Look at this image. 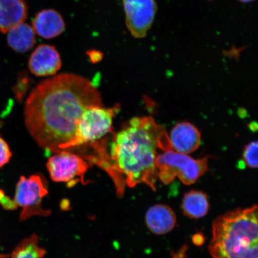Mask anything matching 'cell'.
Here are the masks:
<instances>
[{
  "mask_svg": "<svg viewBox=\"0 0 258 258\" xmlns=\"http://www.w3.org/2000/svg\"><path fill=\"white\" fill-rule=\"evenodd\" d=\"M187 250H188V247L184 245L181 249L174 254L172 258H185Z\"/></svg>",
  "mask_w": 258,
  "mask_h": 258,
  "instance_id": "cell-20",
  "label": "cell"
},
{
  "mask_svg": "<svg viewBox=\"0 0 258 258\" xmlns=\"http://www.w3.org/2000/svg\"><path fill=\"white\" fill-rule=\"evenodd\" d=\"M27 16L25 0H0V32L6 33L23 23Z\"/></svg>",
  "mask_w": 258,
  "mask_h": 258,
  "instance_id": "cell-12",
  "label": "cell"
},
{
  "mask_svg": "<svg viewBox=\"0 0 258 258\" xmlns=\"http://www.w3.org/2000/svg\"><path fill=\"white\" fill-rule=\"evenodd\" d=\"M167 150H171L169 135L151 117L134 118L114 134L108 151L107 173L118 196H123L125 186L141 183L156 191L158 151Z\"/></svg>",
  "mask_w": 258,
  "mask_h": 258,
  "instance_id": "cell-2",
  "label": "cell"
},
{
  "mask_svg": "<svg viewBox=\"0 0 258 258\" xmlns=\"http://www.w3.org/2000/svg\"><path fill=\"white\" fill-rule=\"evenodd\" d=\"M258 208L237 209L212 225L210 254L214 258H257Z\"/></svg>",
  "mask_w": 258,
  "mask_h": 258,
  "instance_id": "cell-3",
  "label": "cell"
},
{
  "mask_svg": "<svg viewBox=\"0 0 258 258\" xmlns=\"http://www.w3.org/2000/svg\"><path fill=\"white\" fill-rule=\"evenodd\" d=\"M47 167L53 181L67 183L68 186H73L77 182H85L84 177L89 164L78 155L63 150L48 159Z\"/></svg>",
  "mask_w": 258,
  "mask_h": 258,
  "instance_id": "cell-7",
  "label": "cell"
},
{
  "mask_svg": "<svg viewBox=\"0 0 258 258\" xmlns=\"http://www.w3.org/2000/svg\"><path fill=\"white\" fill-rule=\"evenodd\" d=\"M62 66L60 56L56 48L41 44L35 50L29 60L30 72L38 77L55 75Z\"/></svg>",
  "mask_w": 258,
  "mask_h": 258,
  "instance_id": "cell-9",
  "label": "cell"
},
{
  "mask_svg": "<svg viewBox=\"0 0 258 258\" xmlns=\"http://www.w3.org/2000/svg\"><path fill=\"white\" fill-rule=\"evenodd\" d=\"M93 106L104 105L101 93L90 80L60 74L32 90L25 106L26 127L47 153H59L73 140L83 112Z\"/></svg>",
  "mask_w": 258,
  "mask_h": 258,
  "instance_id": "cell-1",
  "label": "cell"
},
{
  "mask_svg": "<svg viewBox=\"0 0 258 258\" xmlns=\"http://www.w3.org/2000/svg\"><path fill=\"white\" fill-rule=\"evenodd\" d=\"M128 30L133 37L146 36L157 12L155 0H122Z\"/></svg>",
  "mask_w": 258,
  "mask_h": 258,
  "instance_id": "cell-8",
  "label": "cell"
},
{
  "mask_svg": "<svg viewBox=\"0 0 258 258\" xmlns=\"http://www.w3.org/2000/svg\"><path fill=\"white\" fill-rule=\"evenodd\" d=\"M242 3H250L254 1V0H238Z\"/></svg>",
  "mask_w": 258,
  "mask_h": 258,
  "instance_id": "cell-22",
  "label": "cell"
},
{
  "mask_svg": "<svg viewBox=\"0 0 258 258\" xmlns=\"http://www.w3.org/2000/svg\"><path fill=\"white\" fill-rule=\"evenodd\" d=\"M12 156L11 148L4 139L0 137V168L9 162Z\"/></svg>",
  "mask_w": 258,
  "mask_h": 258,
  "instance_id": "cell-18",
  "label": "cell"
},
{
  "mask_svg": "<svg viewBox=\"0 0 258 258\" xmlns=\"http://www.w3.org/2000/svg\"><path fill=\"white\" fill-rule=\"evenodd\" d=\"M116 110L115 107L106 108L104 106H93L87 108L79 118L75 136L64 145L63 150L72 151L76 147L99 141L111 133Z\"/></svg>",
  "mask_w": 258,
  "mask_h": 258,
  "instance_id": "cell-5",
  "label": "cell"
},
{
  "mask_svg": "<svg viewBox=\"0 0 258 258\" xmlns=\"http://www.w3.org/2000/svg\"><path fill=\"white\" fill-rule=\"evenodd\" d=\"M0 205L5 209L8 210H14L18 207L14 201H11L2 189H0Z\"/></svg>",
  "mask_w": 258,
  "mask_h": 258,
  "instance_id": "cell-19",
  "label": "cell"
},
{
  "mask_svg": "<svg viewBox=\"0 0 258 258\" xmlns=\"http://www.w3.org/2000/svg\"><path fill=\"white\" fill-rule=\"evenodd\" d=\"M196 239H195V238H194V240H196V241H195V243L196 244H198V241H199V244H202V243H203V242H202V240H204V239H203V238L202 237V235H196Z\"/></svg>",
  "mask_w": 258,
  "mask_h": 258,
  "instance_id": "cell-21",
  "label": "cell"
},
{
  "mask_svg": "<svg viewBox=\"0 0 258 258\" xmlns=\"http://www.w3.org/2000/svg\"><path fill=\"white\" fill-rule=\"evenodd\" d=\"M46 179L40 175H32L29 178L22 176L16 185L14 202L20 206L22 211L21 221L34 215L48 216L51 212L42 208L41 202L47 195Z\"/></svg>",
  "mask_w": 258,
  "mask_h": 258,
  "instance_id": "cell-6",
  "label": "cell"
},
{
  "mask_svg": "<svg viewBox=\"0 0 258 258\" xmlns=\"http://www.w3.org/2000/svg\"><path fill=\"white\" fill-rule=\"evenodd\" d=\"M156 167L157 177L164 184L169 185L177 177L183 184L189 185L208 170V159L196 160L188 154L167 150L158 155Z\"/></svg>",
  "mask_w": 258,
  "mask_h": 258,
  "instance_id": "cell-4",
  "label": "cell"
},
{
  "mask_svg": "<svg viewBox=\"0 0 258 258\" xmlns=\"http://www.w3.org/2000/svg\"><path fill=\"white\" fill-rule=\"evenodd\" d=\"M45 254L46 251L40 246L37 235L32 234L15 248L12 258H43Z\"/></svg>",
  "mask_w": 258,
  "mask_h": 258,
  "instance_id": "cell-16",
  "label": "cell"
},
{
  "mask_svg": "<svg viewBox=\"0 0 258 258\" xmlns=\"http://www.w3.org/2000/svg\"><path fill=\"white\" fill-rule=\"evenodd\" d=\"M169 140L171 150L188 154L198 149L201 144V134L193 124L182 122L173 128Z\"/></svg>",
  "mask_w": 258,
  "mask_h": 258,
  "instance_id": "cell-10",
  "label": "cell"
},
{
  "mask_svg": "<svg viewBox=\"0 0 258 258\" xmlns=\"http://www.w3.org/2000/svg\"><path fill=\"white\" fill-rule=\"evenodd\" d=\"M257 142L253 141L245 147L243 154V161L245 165L250 168L257 167Z\"/></svg>",
  "mask_w": 258,
  "mask_h": 258,
  "instance_id": "cell-17",
  "label": "cell"
},
{
  "mask_svg": "<svg viewBox=\"0 0 258 258\" xmlns=\"http://www.w3.org/2000/svg\"><path fill=\"white\" fill-rule=\"evenodd\" d=\"M145 221L149 230L158 235L166 234L175 228L176 218L168 206L156 205L148 210Z\"/></svg>",
  "mask_w": 258,
  "mask_h": 258,
  "instance_id": "cell-11",
  "label": "cell"
},
{
  "mask_svg": "<svg viewBox=\"0 0 258 258\" xmlns=\"http://www.w3.org/2000/svg\"><path fill=\"white\" fill-rule=\"evenodd\" d=\"M8 32V43L10 47L17 52H27L33 47L35 43V32L31 26L23 22Z\"/></svg>",
  "mask_w": 258,
  "mask_h": 258,
  "instance_id": "cell-14",
  "label": "cell"
},
{
  "mask_svg": "<svg viewBox=\"0 0 258 258\" xmlns=\"http://www.w3.org/2000/svg\"><path fill=\"white\" fill-rule=\"evenodd\" d=\"M32 27L40 37L50 39L62 34L66 25L59 13L54 10H44L35 16Z\"/></svg>",
  "mask_w": 258,
  "mask_h": 258,
  "instance_id": "cell-13",
  "label": "cell"
},
{
  "mask_svg": "<svg viewBox=\"0 0 258 258\" xmlns=\"http://www.w3.org/2000/svg\"><path fill=\"white\" fill-rule=\"evenodd\" d=\"M209 208L208 196L205 192L192 190L183 197L182 209L183 214L187 217L201 218L208 214Z\"/></svg>",
  "mask_w": 258,
  "mask_h": 258,
  "instance_id": "cell-15",
  "label": "cell"
}]
</instances>
